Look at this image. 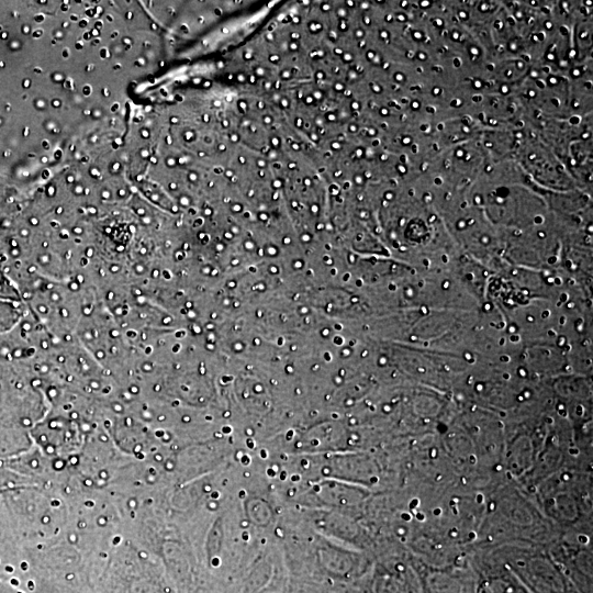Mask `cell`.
Here are the masks:
<instances>
[{
    "label": "cell",
    "instance_id": "obj_3",
    "mask_svg": "<svg viewBox=\"0 0 593 593\" xmlns=\"http://www.w3.org/2000/svg\"><path fill=\"white\" fill-rule=\"evenodd\" d=\"M53 104H54L55 107H57V105L60 104V102H59V100H54Z\"/></svg>",
    "mask_w": 593,
    "mask_h": 593
},
{
    "label": "cell",
    "instance_id": "obj_4",
    "mask_svg": "<svg viewBox=\"0 0 593 593\" xmlns=\"http://www.w3.org/2000/svg\"><path fill=\"white\" fill-rule=\"evenodd\" d=\"M142 156H143V157H146V156H147V150H143V152H142Z\"/></svg>",
    "mask_w": 593,
    "mask_h": 593
},
{
    "label": "cell",
    "instance_id": "obj_2",
    "mask_svg": "<svg viewBox=\"0 0 593 593\" xmlns=\"http://www.w3.org/2000/svg\"><path fill=\"white\" fill-rule=\"evenodd\" d=\"M142 135H143V137L146 138V137H148V132H147V131H143V132H142Z\"/></svg>",
    "mask_w": 593,
    "mask_h": 593
},
{
    "label": "cell",
    "instance_id": "obj_1",
    "mask_svg": "<svg viewBox=\"0 0 593 593\" xmlns=\"http://www.w3.org/2000/svg\"><path fill=\"white\" fill-rule=\"evenodd\" d=\"M87 14H88L89 16H93V15H94V10H89V11H87Z\"/></svg>",
    "mask_w": 593,
    "mask_h": 593
}]
</instances>
